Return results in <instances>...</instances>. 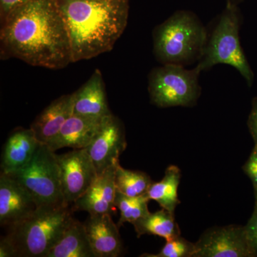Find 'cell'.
Wrapping results in <instances>:
<instances>
[{"mask_svg":"<svg viewBox=\"0 0 257 257\" xmlns=\"http://www.w3.org/2000/svg\"><path fill=\"white\" fill-rule=\"evenodd\" d=\"M2 55L35 67L72 63L68 32L56 0H28L1 21Z\"/></svg>","mask_w":257,"mask_h":257,"instance_id":"1","label":"cell"},{"mask_svg":"<svg viewBox=\"0 0 257 257\" xmlns=\"http://www.w3.org/2000/svg\"><path fill=\"white\" fill-rule=\"evenodd\" d=\"M68 32L72 63L112 50L127 25L130 0H56Z\"/></svg>","mask_w":257,"mask_h":257,"instance_id":"2","label":"cell"},{"mask_svg":"<svg viewBox=\"0 0 257 257\" xmlns=\"http://www.w3.org/2000/svg\"><path fill=\"white\" fill-rule=\"evenodd\" d=\"M207 32L192 12L177 11L153 31L154 53L163 64L185 67L202 59Z\"/></svg>","mask_w":257,"mask_h":257,"instance_id":"3","label":"cell"},{"mask_svg":"<svg viewBox=\"0 0 257 257\" xmlns=\"http://www.w3.org/2000/svg\"><path fill=\"white\" fill-rule=\"evenodd\" d=\"M73 207L45 206L8 229L6 239L14 257H45L69 221Z\"/></svg>","mask_w":257,"mask_h":257,"instance_id":"4","label":"cell"},{"mask_svg":"<svg viewBox=\"0 0 257 257\" xmlns=\"http://www.w3.org/2000/svg\"><path fill=\"white\" fill-rule=\"evenodd\" d=\"M240 24L237 4L227 0L197 66L202 72L216 64H228L239 71L248 85L251 86L253 74L240 44Z\"/></svg>","mask_w":257,"mask_h":257,"instance_id":"5","label":"cell"},{"mask_svg":"<svg viewBox=\"0 0 257 257\" xmlns=\"http://www.w3.org/2000/svg\"><path fill=\"white\" fill-rule=\"evenodd\" d=\"M8 175L28 189L37 207L68 206L62 194L57 155L47 145L41 144L27 165Z\"/></svg>","mask_w":257,"mask_h":257,"instance_id":"6","label":"cell"},{"mask_svg":"<svg viewBox=\"0 0 257 257\" xmlns=\"http://www.w3.org/2000/svg\"><path fill=\"white\" fill-rule=\"evenodd\" d=\"M201 72L198 66L187 69L176 64H163L152 69L148 85L151 102L160 108L194 105L201 94Z\"/></svg>","mask_w":257,"mask_h":257,"instance_id":"7","label":"cell"},{"mask_svg":"<svg viewBox=\"0 0 257 257\" xmlns=\"http://www.w3.org/2000/svg\"><path fill=\"white\" fill-rule=\"evenodd\" d=\"M57 158L64 202L70 207L91 187L97 172L86 149L57 155Z\"/></svg>","mask_w":257,"mask_h":257,"instance_id":"8","label":"cell"},{"mask_svg":"<svg viewBox=\"0 0 257 257\" xmlns=\"http://www.w3.org/2000/svg\"><path fill=\"white\" fill-rule=\"evenodd\" d=\"M194 257H254L244 226L229 225L207 230L195 243Z\"/></svg>","mask_w":257,"mask_h":257,"instance_id":"9","label":"cell"},{"mask_svg":"<svg viewBox=\"0 0 257 257\" xmlns=\"http://www.w3.org/2000/svg\"><path fill=\"white\" fill-rule=\"evenodd\" d=\"M126 147L124 126L111 114L106 116L92 143L85 149L99 175L119 162L120 155Z\"/></svg>","mask_w":257,"mask_h":257,"instance_id":"10","label":"cell"},{"mask_svg":"<svg viewBox=\"0 0 257 257\" xmlns=\"http://www.w3.org/2000/svg\"><path fill=\"white\" fill-rule=\"evenodd\" d=\"M38 208L30 192L13 177L0 175V224L9 229Z\"/></svg>","mask_w":257,"mask_h":257,"instance_id":"11","label":"cell"},{"mask_svg":"<svg viewBox=\"0 0 257 257\" xmlns=\"http://www.w3.org/2000/svg\"><path fill=\"white\" fill-rule=\"evenodd\" d=\"M96 257H117L122 249L119 226L111 214H89L84 223Z\"/></svg>","mask_w":257,"mask_h":257,"instance_id":"12","label":"cell"},{"mask_svg":"<svg viewBox=\"0 0 257 257\" xmlns=\"http://www.w3.org/2000/svg\"><path fill=\"white\" fill-rule=\"evenodd\" d=\"M117 164L98 175L87 192L74 203V210L87 211L89 214H112L116 207L115 172Z\"/></svg>","mask_w":257,"mask_h":257,"instance_id":"13","label":"cell"},{"mask_svg":"<svg viewBox=\"0 0 257 257\" xmlns=\"http://www.w3.org/2000/svg\"><path fill=\"white\" fill-rule=\"evenodd\" d=\"M105 117L72 114L57 136L47 146L54 152L65 147L73 150L87 148L99 132Z\"/></svg>","mask_w":257,"mask_h":257,"instance_id":"14","label":"cell"},{"mask_svg":"<svg viewBox=\"0 0 257 257\" xmlns=\"http://www.w3.org/2000/svg\"><path fill=\"white\" fill-rule=\"evenodd\" d=\"M73 114L92 117H105L112 114L108 107L105 88L99 69L78 90L72 93Z\"/></svg>","mask_w":257,"mask_h":257,"instance_id":"15","label":"cell"},{"mask_svg":"<svg viewBox=\"0 0 257 257\" xmlns=\"http://www.w3.org/2000/svg\"><path fill=\"white\" fill-rule=\"evenodd\" d=\"M72 114V94L60 96L37 116L30 128L39 143L48 145Z\"/></svg>","mask_w":257,"mask_h":257,"instance_id":"16","label":"cell"},{"mask_svg":"<svg viewBox=\"0 0 257 257\" xmlns=\"http://www.w3.org/2000/svg\"><path fill=\"white\" fill-rule=\"evenodd\" d=\"M40 145L31 128L15 130L3 147L2 172L8 175L23 167L31 160Z\"/></svg>","mask_w":257,"mask_h":257,"instance_id":"17","label":"cell"},{"mask_svg":"<svg viewBox=\"0 0 257 257\" xmlns=\"http://www.w3.org/2000/svg\"><path fill=\"white\" fill-rule=\"evenodd\" d=\"M45 257H96L84 223L72 218Z\"/></svg>","mask_w":257,"mask_h":257,"instance_id":"18","label":"cell"},{"mask_svg":"<svg viewBox=\"0 0 257 257\" xmlns=\"http://www.w3.org/2000/svg\"><path fill=\"white\" fill-rule=\"evenodd\" d=\"M181 171L177 166H170L165 171L164 178L159 182H152L146 195L156 201L161 207L175 214V209L180 204L178 199V187L180 183Z\"/></svg>","mask_w":257,"mask_h":257,"instance_id":"19","label":"cell"},{"mask_svg":"<svg viewBox=\"0 0 257 257\" xmlns=\"http://www.w3.org/2000/svg\"><path fill=\"white\" fill-rule=\"evenodd\" d=\"M133 225L138 237L145 234L156 235L167 241L181 234L175 214L163 208L156 212L149 213Z\"/></svg>","mask_w":257,"mask_h":257,"instance_id":"20","label":"cell"},{"mask_svg":"<svg viewBox=\"0 0 257 257\" xmlns=\"http://www.w3.org/2000/svg\"><path fill=\"white\" fill-rule=\"evenodd\" d=\"M150 176L143 172L133 171L116 165L115 172V185L116 190L128 196L139 197L145 195L152 184Z\"/></svg>","mask_w":257,"mask_h":257,"instance_id":"21","label":"cell"},{"mask_svg":"<svg viewBox=\"0 0 257 257\" xmlns=\"http://www.w3.org/2000/svg\"><path fill=\"white\" fill-rule=\"evenodd\" d=\"M150 199L146 194L139 197H128L119 191L116 190L114 204L120 211V218L117 226H122L124 223H131L139 220L150 213L148 202Z\"/></svg>","mask_w":257,"mask_h":257,"instance_id":"22","label":"cell"},{"mask_svg":"<svg viewBox=\"0 0 257 257\" xmlns=\"http://www.w3.org/2000/svg\"><path fill=\"white\" fill-rule=\"evenodd\" d=\"M196 251L195 243H192L178 236L170 240L157 254L144 253L142 257H194Z\"/></svg>","mask_w":257,"mask_h":257,"instance_id":"23","label":"cell"},{"mask_svg":"<svg viewBox=\"0 0 257 257\" xmlns=\"http://www.w3.org/2000/svg\"><path fill=\"white\" fill-rule=\"evenodd\" d=\"M248 246L253 256H257V206H254L252 215L244 226Z\"/></svg>","mask_w":257,"mask_h":257,"instance_id":"24","label":"cell"},{"mask_svg":"<svg viewBox=\"0 0 257 257\" xmlns=\"http://www.w3.org/2000/svg\"><path fill=\"white\" fill-rule=\"evenodd\" d=\"M243 170L252 182L253 189H257V147H253L251 155L243 167Z\"/></svg>","mask_w":257,"mask_h":257,"instance_id":"25","label":"cell"},{"mask_svg":"<svg viewBox=\"0 0 257 257\" xmlns=\"http://www.w3.org/2000/svg\"><path fill=\"white\" fill-rule=\"evenodd\" d=\"M247 124L248 130L254 142V147H257V97L253 98L251 102V109L248 115Z\"/></svg>","mask_w":257,"mask_h":257,"instance_id":"26","label":"cell"},{"mask_svg":"<svg viewBox=\"0 0 257 257\" xmlns=\"http://www.w3.org/2000/svg\"><path fill=\"white\" fill-rule=\"evenodd\" d=\"M28 0H0V18L4 20L10 12L13 11L20 5L26 3Z\"/></svg>","mask_w":257,"mask_h":257,"instance_id":"27","label":"cell"},{"mask_svg":"<svg viewBox=\"0 0 257 257\" xmlns=\"http://www.w3.org/2000/svg\"><path fill=\"white\" fill-rule=\"evenodd\" d=\"M0 257H14L13 248L5 236L0 241Z\"/></svg>","mask_w":257,"mask_h":257,"instance_id":"28","label":"cell"},{"mask_svg":"<svg viewBox=\"0 0 257 257\" xmlns=\"http://www.w3.org/2000/svg\"><path fill=\"white\" fill-rule=\"evenodd\" d=\"M254 196H255V205L257 206V189H254Z\"/></svg>","mask_w":257,"mask_h":257,"instance_id":"29","label":"cell"},{"mask_svg":"<svg viewBox=\"0 0 257 257\" xmlns=\"http://www.w3.org/2000/svg\"><path fill=\"white\" fill-rule=\"evenodd\" d=\"M229 1L232 2V3H236V4H237V3H240V2L241 1V0H229Z\"/></svg>","mask_w":257,"mask_h":257,"instance_id":"30","label":"cell"}]
</instances>
